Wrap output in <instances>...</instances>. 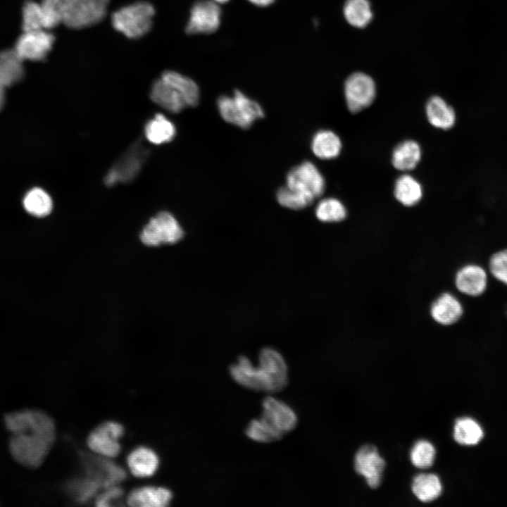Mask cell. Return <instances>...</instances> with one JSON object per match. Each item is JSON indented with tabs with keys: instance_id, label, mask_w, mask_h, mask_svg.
I'll use <instances>...</instances> for the list:
<instances>
[{
	"instance_id": "603a6c76",
	"label": "cell",
	"mask_w": 507,
	"mask_h": 507,
	"mask_svg": "<svg viewBox=\"0 0 507 507\" xmlns=\"http://www.w3.org/2000/svg\"><path fill=\"white\" fill-rule=\"evenodd\" d=\"M421 155L420 146L416 142L406 140L394 148L392 156V163L399 170H411L417 166Z\"/></svg>"
},
{
	"instance_id": "277c9868",
	"label": "cell",
	"mask_w": 507,
	"mask_h": 507,
	"mask_svg": "<svg viewBox=\"0 0 507 507\" xmlns=\"http://www.w3.org/2000/svg\"><path fill=\"white\" fill-rule=\"evenodd\" d=\"M184 237V231L176 218L168 211H160L151 217L139 234L142 245L157 249L179 243Z\"/></svg>"
},
{
	"instance_id": "f546056e",
	"label": "cell",
	"mask_w": 507,
	"mask_h": 507,
	"mask_svg": "<svg viewBox=\"0 0 507 507\" xmlns=\"http://www.w3.org/2000/svg\"><path fill=\"white\" fill-rule=\"evenodd\" d=\"M70 0H42L40 4L45 30L52 29L63 22Z\"/></svg>"
},
{
	"instance_id": "e575fe53",
	"label": "cell",
	"mask_w": 507,
	"mask_h": 507,
	"mask_svg": "<svg viewBox=\"0 0 507 507\" xmlns=\"http://www.w3.org/2000/svg\"><path fill=\"white\" fill-rule=\"evenodd\" d=\"M277 202L283 207L300 210L308 207L313 201L309 198L288 188L281 187L276 192Z\"/></svg>"
},
{
	"instance_id": "e0dca14e",
	"label": "cell",
	"mask_w": 507,
	"mask_h": 507,
	"mask_svg": "<svg viewBox=\"0 0 507 507\" xmlns=\"http://www.w3.org/2000/svg\"><path fill=\"white\" fill-rule=\"evenodd\" d=\"M173 498L171 492L165 487L146 486L132 490L126 501L130 506L162 507L168 506Z\"/></svg>"
},
{
	"instance_id": "cb8c5ba5",
	"label": "cell",
	"mask_w": 507,
	"mask_h": 507,
	"mask_svg": "<svg viewBox=\"0 0 507 507\" xmlns=\"http://www.w3.org/2000/svg\"><path fill=\"white\" fill-rule=\"evenodd\" d=\"M412 492L422 502H431L442 494V485L439 477L433 473L416 475L412 482Z\"/></svg>"
},
{
	"instance_id": "52a82bcc",
	"label": "cell",
	"mask_w": 507,
	"mask_h": 507,
	"mask_svg": "<svg viewBox=\"0 0 507 507\" xmlns=\"http://www.w3.org/2000/svg\"><path fill=\"white\" fill-rule=\"evenodd\" d=\"M262 409L258 420L274 442L292 432L298 423L297 415L293 408L273 396L263 399Z\"/></svg>"
},
{
	"instance_id": "4dcf8cb0",
	"label": "cell",
	"mask_w": 507,
	"mask_h": 507,
	"mask_svg": "<svg viewBox=\"0 0 507 507\" xmlns=\"http://www.w3.org/2000/svg\"><path fill=\"white\" fill-rule=\"evenodd\" d=\"M347 212L344 204L337 199H322L315 208L317 218L323 223H337L345 219Z\"/></svg>"
},
{
	"instance_id": "8d00e7d4",
	"label": "cell",
	"mask_w": 507,
	"mask_h": 507,
	"mask_svg": "<svg viewBox=\"0 0 507 507\" xmlns=\"http://www.w3.org/2000/svg\"><path fill=\"white\" fill-rule=\"evenodd\" d=\"M123 496V491L120 488L112 486L107 488V490L99 496L96 502L97 506H109L119 501Z\"/></svg>"
},
{
	"instance_id": "7a4b0ae2",
	"label": "cell",
	"mask_w": 507,
	"mask_h": 507,
	"mask_svg": "<svg viewBox=\"0 0 507 507\" xmlns=\"http://www.w3.org/2000/svg\"><path fill=\"white\" fill-rule=\"evenodd\" d=\"M232 379L244 388L258 392L275 393L288 384V368L284 358L276 349L265 347L260 351L258 364L255 366L245 356L230 367Z\"/></svg>"
},
{
	"instance_id": "9a60e30c",
	"label": "cell",
	"mask_w": 507,
	"mask_h": 507,
	"mask_svg": "<svg viewBox=\"0 0 507 507\" xmlns=\"http://www.w3.org/2000/svg\"><path fill=\"white\" fill-rule=\"evenodd\" d=\"M384 468L385 461L375 446L364 445L356 452L354 469L365 479L370 488L375 489L380 486Z\"/></svg>"
},
{
	"instance_id": "9c48e42d",
	"label": "cell",
	"mask_w": 507,
	"mask_h": 507,
	"mask_svg": "<svg viewBox=\"0 0 507 507\" xmlns=\"http://www.w3.org/2000/svg\"><path fill=\"white\" fill-rule=\"evenodd\" d=\"M110 0H70L63 23L73 29H81L101 22L105 17Z\"/></svg>"
},
{
	"instance_id": "6da1fadb",
	"label": "cell",
	"mask_w": 507,
	"mask_h": 507,
	"mask_svg": "<svg viewBox=\"0 0 507 507\" xmlns=\"http://www.w3.org/2000/svg\"><path fill=\"white\" fill-rule=\"evenodd\" d=\"M11 434L10 453L19 464L37 468L44 461L56 439V426L45 412L26 408L7 413L4 417Z\"/></svg>"
},
{
	"instance_id": "7402d4cb",
	"label": "cell",
	"mask_w": 507,
	"mask_h": 507,
	"mask_svg": "<svg viewBox=\"0 0 507 507\" xmlns=\"http://www.w3.org/2000/svg\"><path fill=\"white\" fill-rule=\"evenodd\" d=\"M311 149L320 159H332L339 156L342 150V142L337 134L331 130H321L312 137Z\"/></svg>"
},
{
	"instance_id": "1f68e13d",
	"label": "cell",
	"mask_w": 507,
	"mask_h": 507,
	"mask_svg": "<svg viewBox=\"0 0 507 507\" xmlns=\"http://www.w3.org/2000/svg\"><path fill=\"white\" fill-rule=\"evenodd\" d=\"M436 450L432 443L420 439L415 443L410 453L412 464L418 468L431 467L434 461Z\"/></svg>"
},
{
	"instance_id": "83f0119b",
	"label": "cell",
	"mask_w": 507,
	"mask_h": 507,
	"mask_svg": "<svg viewBox=\"0 0 507 507\" xmlns=\"http://www.w3.org/2000/svg\"><path fill=\"white\" fill-rule=\"evenodd\" d=\"M23 206L30 214L42 218L51 212L53 202L46 192L41 188L35 187L30 190L25 196Z\"/></svg>"
},
{
	"instance_id": "74e56055",
	"label": "cell",
	"mask_w": 507,
	"mask_h": 507,
	"mask_svg": "<svg viewBox=\"0 0 507 507\" xmlns=\"http://www.w3.org/2000/svg\"><path fill=\"white\" fill-rule=\"evenodd\" d=\"M253 4L258 6H268L273 4L275 0H248Z\"/></svg>"
},
{
	"instance_id": "5bb4252c",
	"label": "cell",
	"mask_w": 507,
	"mask_h": 507,
	"mask_svg": "<svg viewBox=\"0 0 507 507\" xmlns=\"http://www.w3.org/2000/svg\"><path fill=\"white\" fill-rule=\"evenodd\" d=\"M82 462L87 477L108 488L116 485L126 477L125 470L118 465L99 456L83 454Z\"/></svg>"
},
{
	"instance_id": "4316f807",
	"label": "cell",
	"mask_w": 507,
	"mask_h": 507,
	"mask_svg": "<svg viewBox=\"0 0 507 507\" xmlns=\"http://www.w3.org/2000/svg\"><path fill=\"white\" fill-rule=\"evenodd\" d=\"M453 439L461 445L471 446L478 444L484 436L481 426L471 418L458 419L453 427Z\"/></svg>"
},
{
	"instance_id": "ac0fdd59",
	"label": "cell",
	"mask_w": 507,
	"mask_h": 507,
	"mask_svg": "<svg viewBox=\"0 0 507 507\" xmlns=\"http://www.w3.org/2000/svg\"><path fill=\"white\" fill-rule=\"evenodd\" d=\"M463 308L459 300L450 293L440 295L432 304L430 314L440 325H451L463 315Z\"/></svg>"
},
{
	"instance_id": "d590c367",
	"label": "cell",
	"mask_w": 507,
	"mask_h": 507,
	"mask_svg": "<svg viewBox=\"0 0 507 507\" xmlns=\"http://www.w3.org/2000/svg\"><path fill=\"white\" fill-rule=\"evenodd\" d=\"M489 268L495 279L507 285V249L499 251L491 256Z\"/></svg>"
},
{
	"instance_id": "d6986e66",
	"label": "cell",
	"mask_w": 507,
	"mask_h": 507,
	"mask_svg": "<svg viewBox=\"0 0 507 507\" xmlns=\"http://www.w3.org/2000/svg\"><path fill=\"white\" fill-rule=\"evenodd\" d=\"M23 73V61L14 49L0 53V108L4 101L5 88L20 80Z\"/></svg>"
},
{
	"instance_id": "ffe728a7",
	"label": "cell",
	"mask_w": 507,
	"mask_h": 507,
	"mask_svg": "<svg viewBox=\"0 0 507 507\" xmlns=\"http://www.w3.org/2000/svg\"><path fill=\"white\" fill-rule=\"evenodd\" d=\"M127 463L134 476L147 477L156 472L159 461L154 451L146 446H139L130 453Z\"/></svg>"
},
{
	"instance_id": "d6a6232c",
	"label": "cell",
	"mask_w": 507,
	"mask_h": 507,
	"mask_svg": "<svg viewBox=\"0 0 507 507\" xmlns=\"http://www.w3.org/2000/svg\"><path fill=\"white\" fill-rule=\"evenodd\" d=\"M101 486L94 479H77L71 481L68 485V489L73 497L78 502L88 501Z\"/></svg>"
},
{
	"instance_id": "484cf974",
	"label": "cell",
	"mask_w": 507,
	"mask_h": 507,
	"mask_svg": "<svg viewBox=\"0 0 507 507\" xmlns=\"http://www.w3.org/2000/svg\"><path fill=\"white\" fill-rule=\"evenodd\" d=\"M394 193L399 203L405 206H413L421 200L423 188L413 177L403 175L396 180Z\"/></svg>"
},
{
	"instance_id": "2e32d148",
	"label": "cell",
	"mask_w": 507,
	"mask_h": 507,
	"mask_svg": "<svg viewBox=\"0 0 507 507\" xmlns=\"http://www.w3.org/2000/svg\"><path fill=\"white\" fill-rule=\"evenodd\" d=\"M457 289L470 296L482 294L487 286L485 270L476 264H468L458 270L455 277Z\"/></svg>"
},
{
	"instance_id": "8fae6325",
	"label": "cell",
	"mask_w": 507,
	"mask_h": 507,
	"mask_svg": "<svg viewBox=\"0 0 507 507\" xmlns=\"http://www.w3.org/2000/svg\"><path fill=\"white\" fill-rule=\"evenodd\" d=\"M124 434L123 425L107 421L98 425L87 437V445L95 453L104 457H115L121 450L120 438Z\"/></svg>"
},
{
	"instance_id": "f1b7e54d",
	"label": "cell",
	"mask_w": 507,
	"mask_h": 507,
	"mask_svg": "<svg viewBox=\"0 0 507 507\" xmlns=\"http://www.w3.org/2000/svg\"><path fill=\"white\" fill-rule=\"evenodd\" d=\"M344 15L350 25L359 28L365 27L373 17L368 0H347L344 6Z\"/></svg>"
},
{
	"instance_id": "7c38bea8",
	"label": "cell",
	"mask_w": 507,
	"mask_h": 507,
	"mask_svg": "<svg viewBox=\"0 0 507 507\" xmlns=\"http://www.w3.org/2000/svg\"><path fill=\"white\" fill-rule=\"evenodd\" d=\"M221 10L218 4L210 0L196 1L190 11L186 26L187 34H210L220 26Z\"/></svg>"
},
{
	"instance_id": "5b68a950",
	"label": "cell",
	"mask_w": 507,
	"mask_h": 507,
	"mask_svg": "<svg viewBox=\"0 0 507 507\" xmlns=\"http://www.w3.org/2000/svg\"><path fill=\"white\" fill-rule=\"evenodd\" d=\"M217 107L222 118L227 123L242 129L249 128L257 120L264 117L261 105L239 90L232 96H220Z\"/></svg>"
},
{
	"instance_id": "f35d334b",
	"label": "cell",
	"mask_w": 507,
	"mask_h": 507,
	"mask_svg": "<svg viewBox=\"0 0 507 507\" xmlns=\"http://www.w3.org/2000/svg\"><path fill=\"white\" fill-rule=\"evenodd\" d=\"M213 1L216 2L217 4H224V3L229 1L230 0H213Z\"/></svg>"
},
{
	"instance_id": "836d02e7",
	"label": "cell",
	"mask_w": 507,
	"mask_h": 507,
	"mask_svg": "<svg viewBox=\"0 0 507 507\" xmlns=\"http://www.w3.org/2000/svg\"><path fill=\"white\" fill-rule=\"evenodd\" d=\"M44 29L40 4L27 1L23 8V30L24 32ZM45 30V29H44Z\"/></svg>"
},
{
	"instance_id": "ba28073f",
	"label": "cell",
	"mask_w": 507,
	"mask_h": 507,
	"mask_svg": "<svg viewBox=\"0 0 507 507\" xmlns=\"http://www.w3.org/2000/svg\"><path fill=\"white\" fill-rule=\"evenodd\" d=\"M286 186L314 201L323 194L325 182L323 175L313 163L304 161L288 172Z\"/></svg>"
},
{
	"instance_id": "44dd1931",
	"label": "cell",
	"mask_w": 507,
	"mask_h": 507,
	"mask_svg": "<svg viewBox=\"0 0 507 507\" xmlns=\"http://www.w3.org/2000/svg\"><path fill=\"white\" fill-rule=\"evenodd\" d=\"M425 111L430 123L437 128L449 130L456 123L454 109L440 96L431 97L427 102Z\"/></svg>"
},
{
	"instance_id": "8992f818",
	"label": "cell",
	"mask_w": 507,
	"mask_h": 507,
	"mask_svg": "<svg viewBox=\"0 0 507 507\" xmlns=\"http://www.w3.org/2000/svg\"><path fill=\"white\" fill-rule=\"evenodd\" d=\"M155 15L154 6L147 1H137L115 11L111 17L113 27L130 39L146 35L151 28Z\"/></svg>"
},
{
	"instance_id": "3957f363",
	"label": "cell",
	"mask_w": 507,
	"mask_h": 507,
	"mask_svg": "<svg viewBox=\"0 0 507 507\" xmlns=\"http://www.w3.org/2000/svg\"><path fill=\"white\" fill-rule=\"evenodd\" d=\"M150 97L165 110L179 113L198 104L200 91L193 80L175 71L167 70L153 83Z\"/></svg>"
},
{
	"instance_id": "4fadbf2b",
	"label": "cell",
	"mask_w": 507,
	"mask_h": 507,
	"mask_svg": "<svg viewBox=\"0 0 507 507\" xmlns=\"http://www.w3.org/2000/svg\"><path fill=\"white\" fill-rule=\"evenodd\" d=\"M54 40V36L44 29L24 32L17 40L14 50L22 61H42L51 51Z\"/></svg>"
},
{
	"instance_id": "d4e9b609",
	"label": "cell",
	"mask_w": 507,
	"mask_h": 507,
	"mask_svg": "<svg viewBox=\"0 0 507 507\" xmlns=\"http://www.w3.org/2000/svg\"><path fill=\"white\" fill-rule=\"evenodd\" d=\"M144 132L149 142L161 144L173 140L176 130L173 123L164 115L158 113L146 123Z\"/></svg>"
},
{
	"instance_id": "30bf717a",
	"label": "cell",
	"mask_w": 507,
	"mask_h": 507,
	"mask_svg": "<svg viewBox=\"0 0 507 507\" xmlns=\"http://www.w3.org/2000/svg\"><path fill=\"white\" fill-rule=\"evenodd\" d=\"M346 106L352 113H358L369 106L376 95L375 83L363 73L351 74L344 84Z\"/></svg>"
}]
</instances>
